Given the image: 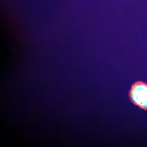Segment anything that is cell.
I'll use <instances>...</instances> for the list:
<instances>
[{
    "label": "cell",
    "mask_w": 147,
    "mask_h": 147,
    "mask_svg": "<svg viewBox=\"0 0 147 147\" xmlns=\"http://www.w3.org/2000/svg\"><path fill=\"white\" fill-rule=\"evenodd\" d=\"M128 97L133 104L147 111V84L141 81L134 82L128 92Z\"/></svg>",
    "instance_id": "1"
}]
</instances>
